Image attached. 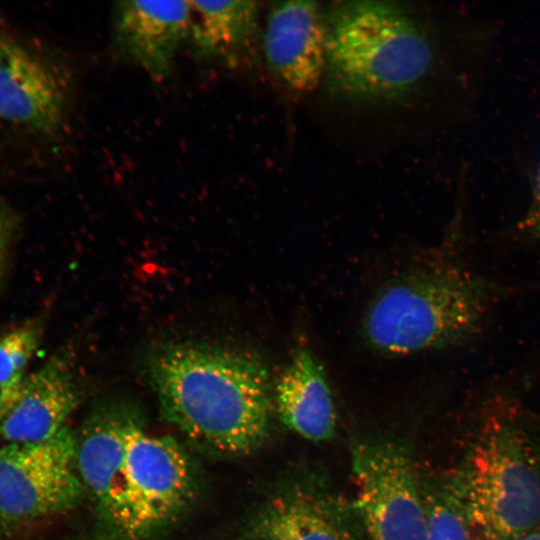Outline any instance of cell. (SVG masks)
Returning a JSON list of instances; mask_svg holds the SVG:
<instances>
[{"instance_id": "obj_1", "label": "cell", "mask_w": 540, "mask_h": 540, "mask_svg": "<svg viewBox=\"0 0 540 540\" xmlns=\"http://www.w3.org/2000/svg\"><path fill=\"white\" fill-rule=\"evenodd\" d=\"M147 375L164 418L193 444L237 457L267 441L274 388L255 353L210 342H170L149 356Z\"/></svg>"}, {"instance_id": "obj_2", "label": "cell", "mask_w": 540, "mask_h": 540, "mask_svg": "<svg viewBox=\"0 0 540 540\" xmlns=\"http://www.w3.org/2000/svg\"><path fill=\"white\" fill-rule=\"evenodd\" d=\"M325 73L329 91L376 102L406 95L434 70L437 50L430 33L397 4L355 0L325 13Z\"/></svg>"}, {"instance_id": "obj_3", "label": "cell", "mask_w": 540, "mask_h": 540, "mask_svg": "<svg viewBox=\"0 0 540 540\" xmlns=\"http://www.w3.org/2000/svg\"><path fill=\"white\" fill-rule=\"evenodd\" d=\"M492 285L459 264L435 261L391 280L372 299L363 331L385 355H409L459 344L482 326Z\"/></svg>"}, {"instance_id": "obj_4", "label": "cell", "mask_w": 540, "mask_h": 540, "mask_svg": "<svg viewBox=\"0 0 540 540\" xmlns=\"http://www.w3.org/2000/svg\"><path fill=\"white\" fill-rule=\"evenodd\" d=\"M450 481L473 540H516L540 525V449L514 413L484 417Z\"/></svg>"}, {"instance_id": "obj_5", "label": "cell", "mask_w": 540, "mask_h": 540, "mask_svg": "<svg viewBox=\"0 0 540 540\" xmlns=\"http://www.w3.org/2000/svg\"><path fill=\"white\" fill-rule=\"evenodd\" d=\"M350 458L352 505L366 540H426L423 482L409 447L388 437L356 438Z\"/></svg>"}, {"instance_id": "obj_6", "label": "cell", "mask_w": 540, "mask_h": 540, "mask_svg": "<svg viewBox=\"0 0 540 540\" xmlns=\"http://www.w3.org/2000/svg\"><path fill=\"white\" fill-rule=\"evenodd\" d=\"M125 442V509L118 534L125 540H145L188 502L192 468L178 442L148 433L131 415Z\"/></svg>"}, {"instance_id": "obj_7", "label": "cell", "mask_w": 540, "mask_h": 540, "mask_svg": "<svg viewBox=\"0 0 540 540\" xmlns=\"http://www.w3.org/2000/svg\"><path fill=\"white\" fill-rule=\"evenodd\" d=\"M76 468V437L64 427L39 443L0 447V518L19 523L75 506L84 493Z\"/></svg>"}, {"instance_id": "obj_8", "label": "cell", "mask_w": 540, "mask_h": 540, "mask_svg": "<svg viewBox=\"0 0 540 540\" xmlns=\"http://www.w3.org/2000/svg\"><path fill=\"white\" fill-rule=\"evenodd\" d=\"M66 88L51 60L20 36L0 30V121L53 134L65 119Z\"/></svg>"}, {"instance_id": "obj_9", "label": "cell", "mask_w": 540, "mask_h": 540, "mask_svg": "<svg viewBox=\"0 0 540 540\" xmlns=\"http://www.w3.org/2000/svg\"><path fill=\"white\" fill-rule=\"evenodd\" d=\"M250 540H365L355 509L324 486L291 480L252 518Z\"/></svg>"}, {"instance_id": "obj_10", "label": "cell", "mask_w": 540, "mask_h": 540, "mask_svg": "<svg viewBox=\"0 0 540 540\" xmlns=\"http://www.w3.org/2000/svg\"><path fill=\"white\" fill-rule=\"evenodd\" d=\"M263 51L269 70L285 88L308 93L324 79V12L314 1L273 2L267 14Z\"/></svg>"}, {"instance_id": "obj_11", "label": "cell", "mask_w": 540, "mask_h": 540, "mask_svg": "<svg viewBox=\"0 0 540 540\" xmlns=\"http://www.w3.org/2000/svg\"><path fill=\"white\" fill-rule=\"evenodd\" d=\"M113 18L118 52L152 79H166L190 36L189 1H120Z\"/></svg>"}, {"instance_id": "obj_12", "label": "cell", "mask_w": 540, "mask_h": 540, "mask_svg": "<svg viewBox=\"0 0 540 540\" xmlns=\"http://www.w3.org/2000/svg\"><path fill=\"white\" fill-rule=\"evenodd\" d=\"M79 399L70 359L53 357L25 377L15 403L0 421V437L9 443L49 440L66 427Z\"/></svg>"}, {"instance_id": "obj_13", "label": "cell", "mask_w": 540, "mask_h": 540, "mask_svg": "<svg viewBox=\"0 0 540 540\" xmlns=\"http://www.w3.org/2000/svg\"><path fill=\"white\" fill-rule=\"evenodd\" d=\"M129 414L118 408L94 415L76 438V468L101 516L118 533L124 518L125 429Z\"/></svg>"}, {"instance_id": "obj_14", "label": "cell", "mask_w": 540, "mask_h": 540, "mask_svg": "<svg viewBox=\"0 0 540 540\" xmlns=\"http://www.w3.org/2000/svg\"><path fill=\"white\" fill-rule=\"evenodd\" d=\"M280 421L302 438L322 442L336 431L332 393L315 354L305 346L294 348L273 389Z\"/></svg>"}, {"instance_id": "obj_15", "label": "cell", "mask_w": 540, "mask_h": 540, "mask_svg": "<svg viewBox=\"0 0 540 540\" xmlns=\"http://www.w3.org/2000/svg\"><path fill=\"white\" fill-rule=\"evenodd\" d=\"M189 3L192 10L189 38L200 55L231 61L250 48L258 31V2L228 0Z\"/></svg>"}, {"instance_id": "obj_16", "label": "cell", "mask_w": 540, "mask_h": 540, "mask_svg": "<svg viewBox=\"0 0 540 540\" xmlns=\"http://www.w3.org/2000/svg\"><path fill=\"white\" fill-rule=\"evenodd\" d=\"M427 508L426 540H473L450 479L423 482Z\"/></svg>"}, {"instance_id": "obj_17", "label": "cell", "mask_w": 540, "mask_h": 540, "mask_svg": "<svg viewBox=\"0 0 540 540\" xmlns=\"http://www.w3.org/2000/svg\"><path fill=\"white\" fill-rule=\"evenodd\" d=\"M39 329L28 325L0 338V400L5 415L15 403L25 379V368L38 348Z\"/></svg>"}, {"instance_id": "obj_18", "label": "cell", "mask_w": 540, "mask_h": 540, "mask_svg": "<svg viewBox=\"0 0 540 540\" xmlns=\"http://www.w3.org/2000/svg\"><path fill=\"white\" fill-rule=\"evenodd\" d=\"M522 225L531 236L540 239V158L534 177L531 205Z\"/></svg>"}, {"instance_id": "obj_19", "label": "cell", "mask_w": 540, "mask_h": 540, "mask_svg": "<svg viewBox=\"0 0 540 540\" xmlns=\"http://www.w3.org/2000/svg\"><path fill=\"white\" fill-rule=\"evenodd\" d=\"M13 215L0 194V278L2 276L9 240L13 229Z\"/></svg>"}, {"instance_id": "obj_20", "label": "cell", "mask_w": 540, "mask_h": 540, "mask_svg": "<svg viewBox=\"0 0 540 540\" xmlns=\"http://www.w3.org/2000/svg\"><path fill=\"white\" fill-rule=\"evenodd\" d=\"M516 540H540V525L523 534Z\"/></svg>"}, {"instance_id": "obj_21", "label": "cell", "mask_w": 540, "mask_h": 540, "mask_svg": "<svg viewBox=\"0 0 540 540\" xmlns=\"http://www.w3.org/2000/svg\"><path fill=\"white\" fill-rule=\"evenodd\" d=\"M4 416H5V409H4V407L2 405V402L0 400V421Z\"/></svg>"}]
</instances>
